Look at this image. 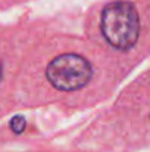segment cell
Segmentation results:
<instances>
[{
	"label": "cell",
	"mask_w": 150,
	"mask_h": 152,
	"mask_svg": "<svg viewBox=\"0 0 150 152\" xmlns=\"http://www.w3.org/2000/svg\"><path fill=\"white\" fill-rule=\"evenodd\" d=\"M101 33L106 42L121 50L131 49L140 36V18L130 1H112L104 6L100 18Z\"/></svg>",
	"instance_id": "1"
},
{
	"label": "cell",
	"mask_w": 150,
	"mask_h": 152,
	"mask_svg": "<svg viewBox=\"0 0 150 152\" xmlns=\"http://www.w3.org/2000/svg\"><path fill=\"white\" fill-rule=\"evenodd\" d=\"M93 75L90 62L77 53L56 56L46 68V77L53 87L62 92H74L84 87Z\"/></svg>",
	"instance_id": "2"
},
{
	"label": "cell",
	"mask_w": 150,
	"mask_h": 152,
	"mask_svg": "<svg viewBox=\"0 0 150 152\" xmlns=\"http://www.w3.org/2000/svg\"><path fill=\"white\" fill-rule=\"evenodd\" d=\"M25 127H27V121H25V118L22 115H15L10 120V130L13 133L19 134V133H22L25 130Z\"/></svg>",
	"instance_id": "3"
},
{
	"label": "cell",
	"mask_w": 150,
	"mask_h": 152,
	"mask_svg": "<svg viewBox=\"0 0 150 152\" xmlns=\"http://www.w3.org/2000/svg\"><path fill=\"white\" fill-rule=\"evenodd\" d=\"M4 77H6V62H4V59L0 56V89H1V86H3Z\"/></svg>",
	"instance_id": "4"
}]
</instances>
